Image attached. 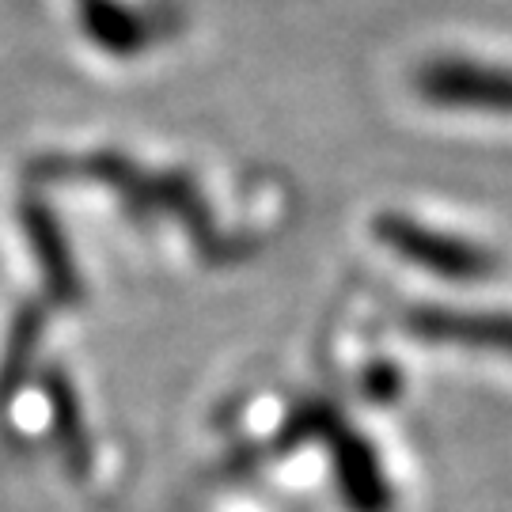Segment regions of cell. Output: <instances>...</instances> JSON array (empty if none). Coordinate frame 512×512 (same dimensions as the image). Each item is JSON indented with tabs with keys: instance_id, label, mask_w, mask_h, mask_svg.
<instances>
[{
	"instance_id": "6da1fadb",
	"label": "cell",
	"mask_w": 512,
	"mask_h": 512,
	"mask_svg": "<svg viewBox=\"0 0 512 512\" xmlns=\"http://www.w3.org/2000/svg\"><path fill=\"white\" fill-rule=\"evenodd\" d=\"M414 92L444 110H482L512 118V69L475 57H433L418 65Z\"/></svg>"
},
{
	"instance_id": "7a4b0ae2",
	"label": "cell",
	"mask_w": 512,
	"mask_h": 512,
	"mask_svg": "<svg viewBox=\"0 0 512 512\" xmlns=\"http://www.w3.org/2000/svg\"><path fill=\"white\" fill-rule=\"evenodd\" d=\"M376 236L384 239L391 251H399L403 258L418 262V266L440 277H478L490 270V258L478 247L463 243V239L429 232V228H421L406 217H380L376 220Z\"/></svg>"
},
{
	"instance_id": "3957f363",
	"label": "cell",
	"mask_w": 512,
	"mask_h": 512,
	"mask_svg": "<svg viewBox=\"0 0 512 512\" xmlns=\"http://www.w3.org/2000/svg\"><path fill=\"white\" fill-rule=\"evenodd\" d=\"M80 19L88 27V35L110 50V54H141L148 50V42H156L160 23L141 16L133 8H122L118 0H80Z\"/></svg>"
}]
</instances>
